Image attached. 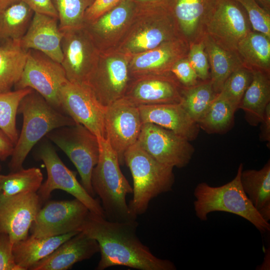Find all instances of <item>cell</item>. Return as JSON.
Returning a JSON list of instances; mask_svg holds the SVG:
<instances>
[{"mask_svg":"<svg viewBox=\"0 0 270 270\" xmlns=\"http://www.w3.org/2000/svg\"><path fill=\"white\" fill-rule=\"evenodd\" d=\"M28 50L20 40L0 43V92L11 90L19 80L27 58Z\"/></svg>","mask_w":270,"mask_h":270,"instance_id":"603a6c76","label":"cell"},{"mask_svg":"<svg viewBox=\"0 0 270 270\" xmlns=\"http://www.w3.org/2000/svg\"><path fill=\"white\" fill-rule=\"evenodd\" d=\"M58 14L61 30L78 28L86 10L92 2L90 0H52Z\"/></svg>","mask_w":270,"mask_h":270,"instance_id":"1f68e13d","label":"cell"},{"mask_svg":"<svg viewBox=\"0 0 270 270\" xmlns=\"http://www.w3.org/2000/svg\"><path fill=\"white\" fill-rule=\"evenodd\" d=\"M60 100L64 112L98 138H106L105 109L84 84L68 81L61 88Z\"/></svg>","mask_w":270,"mask_h":270,"instance_id":"4fadbf2b","label":"cell"},{"mask_svg":"<svg viewBox=\"0 0 270 270\" xmlns=\"http://www.w3.org/2000/svg\"><path fill=\"white\" fill-rule=\"evenodd\" d=\"M24 2L18 0L0 11V43L18 40L26 32L34 15Z\"/></svg>","mask_w":270,"mask_h":270,"instance_id":"484cf974","label":"cell"},{"mask_svg":"<svg viewBox=\"0 0 270 270\" xmlns=\"http://www.w3.org/2000/svg\"><path fill=\"white\" fill-rule=\"evenodd\" d=\"M242 188L253 206L266 222L270 220V160L259 170H242Z\"/></svg>","mask_w":270,"mask_h":270,"instance_id":"44dd1931","label":"cell"},{"mask_svg":"<svg viewBox=\"0 0 270 270\" xmlns=\"http://www.w3.org/2000/svg\"><path fill=\"white\" fill-rule=\"evenodd\" d=\"M178 80L186 88L198 84V76L188 60H182L176 63L171 68Z\"/></svg>","mask_w":270,"mask_h":270,"instance_id":"ab89813d","label":"cell"},{"mask_svg":"<svg viewBox=\"0 0 270 270\" xmlns=\"http://www.w3.org/2000/svg\"><path fill=\"white\" fill-rule=\"evenodd\" d=\"M1 168H2V167H1V165H0V170H1Z\"/></svg>","mask_w":270,"mask_h":270,"instance_id":"681fc988","label":"cell"},{"mask_svg":"<svg viewBox=\"0 0 270 270\" xmlns=\"http://www.w3.org/2000/svg\"><path fill=\"white\" fill-rule=\"evenodd\" d=\"M164 29L154 27L143 30L132 40L130 46L138 50H149L156 48L166 38Z\"/></svg>","mask_w":270,"mask_h":270,"instance_id":"8d00e7d4","label":"cell"},{"mask_svg":"<svg viewBox=\"0 0 270 270\" xmlns=\"http://www.w3.org/2000/svg\"><path fill=\"white\" fill-rule=\"evenodd\" d=\"M143 124L152 123L172 131L191 142L196 139L198 124L188 115L180 104L138 106Z\"/></svg>","mask_w":270,"mask_h":270,"instance_id":"ac0fdd59","label":"cell"},{"mask_svg":"<svg viewBox=\"0 0 270 270\" xmlns=\"http://www.w3.org/2000/svg\"><path fill=\"white\" fill-rule=\"evenodd\" d=\"M26 4L34 12L58 18L52 0H19Z\"/></svg>","mask_w":270,"mask_h":270,"instance_id":"b9f144b4","label":"cell"},{"mask_svg":"<svg viewBox=\"0 0 270 270\" xmlns=\"http://www.w3.org/2000/svg\"><path fill=\"white\" fill-rule=\"evenodd\" d=\"M12 246L8 235L0 233V270H22L15 262Z\"/></svg>","mask_w":270,"mask_h":270,"instance_id":"f35d334b","label":"cell"},{"mask_svg":"<svg viewBox=\"0 0 270 270\" xmlns=\"http://www.w3.org/2000/svg\"><path fill=\"white\" fill-rule=\"evenodd\" d=\"M98 140L100 156L91 182L100 200L106 218L116 222L136 220L126 202V195L132 194L133 189L120 169L118 156L106 138H98Z\"/></svg>","mask_w":270,"mask_h":270,"instance_id":"3957f363","label":"cell"},{"mask_svg":"<svg viewBox=\"0 0 270 270\" xmlns=\"http://www.w3.org/2000/svg\"><path fill=\"white\" fill-rule=\"evenodd\" d=\"M37 192L18 194L0 201V233L14 244L28 236L32 224L41 208Z\"/></svg>","mask_w":270,"mask_h":270,"instance_id":"5bb4252c","label":"cell"},{"mask_svg":"<svg viewBox=\"0 0 270 270\" xmlns=\"http://www.w3.org/2000/svg\"><path fill=\"white\" fill-rule=\"evenodd\" d=\"M236 110L229 102L217 94L198 124L208 133L224 132L232 126Z\"/></svg>","mask_w":270,"mask_h":270,"instance_id":"f546056e","label":"cell"},{"mask_svg":"<svg viewBox=\"0 0 270 270\" xmlns=\"http://www.w3.org/2000/svg\"><path fill=\"white\" fill-rule=\"evenodd\" d=\"M205 38L204 44L211 66L210 81L214 91L218 94L230 74L242 66L234 52L224 49L208 34Z\"/></svg>","mask_w":270,"mask_h":270,"instance_id":"cb8c5ba5","label":"cell"},{"mask_svg":"<svg viewBox=\"0 0 270 270\" xmlns=\"http://www.w3.org/2000/svg\"><path fill=\"white\" fill-rule=\"evenodd\" d=\"M98 252L100 248L96 240L80 231L30 270H67L76 263L90 259Z\"/></svg>","mask_w":270,"mask_h":270,"instance_id":"e0dca14e","label":"cell"},{"mask_svg":"<svg viewBox=\"0 0 270 270\" xmlns=\"http://www.w3.org/2000/svg\"><path fill=\"white\" fill-rule=\"evenodd\" d=\"M14 144L8 136L0 128V160H4L11 156Z\"/></svg>","mask_w":270,"mask_h":270,"instance_id":"7bdbcfd3","label":"cell"},{"mask_svg":"<svg viewBox=\"0 0 270 270\" xmlns=\"http://www.w3.org/2000/svg\"><path fill=\"white\" fill-rule=\"evenodd\" d=\"M256 2L263 8L270 12V0H255Z\"/></svg>","mask_w":270,"mask_h":270,"instance_id":"f6af8a7d","label":"cell"},{"mask_svg":"<svg viewBox=\"0 0 270 270\" xmlns=\"http://www.w3.org/2000/svg\"><path fill=\"white\" fill-rule=\"evenodd\" d=\"M120 0H94L86 11L84 18L88 20L94 21L108 10L114 6Z\"/></svg>","mask_w":270,"mask_h":270,"instance_id":"60d3db41","label":"cell"},{"mask_svg":"<svg viewBox=\"0 0 270 270\" xmlns=\"http://www.w3.org/2000/svg\"><path fill=\"white\" fill-rule=\"evenodd\" d=\"M143 122L138 106L122 98L105 109L106 139L116 152L120 164L126 150L138 142Z\"/></svg>","mask_w":270,"mask_h":270,"instance_id":"8fae6325","label":"cell"},{"mask_svg":"<svg viewBox=\"0 0 270 270\" xmlns=\"http://www.w3.org/2000/svg\"><path fill=\"white\" fill-rule=\"evenodd\" d=\"M2 193L1 190H0V201L2 199Z\"/></svg>","mask_w":270,"mask_h":270,"instance_id":"c3c4849f","label":"cell"},{"mask_svg":"<svg viewBox=\"0 0 270 270\" xmlns=\"http://www.w3.org/2000/svg\"><path fill=\"white\" fill-rule=\"evenodd\" d=\"M33 90L27 88L13 91L0 92V128L15 145L18 134L16 126V116L20 102Z\"/></svg>","mask_w":270,"mask_h":270,"instance_id":"4dcf8cb0","label":"cell"},{"mask_svg":"<svg viewBox=\"0 0 270 270\" xmlns=\"http://www.w3.org/2000/svg\"><path fill=\"white\" fill-rule=\"evenodd\" d=\"M252 78V70L242 66L230 74L218 94L229 102L237 110Z\"/></svg>","mask_w":270,"mask_h":270,"instance_id":"d6a6232c","label":"cell"},{"mask_svg":"<svg viewBox=\"0 0 270 270\" xmlns=\"http://www.w3.org/2000/svg\"><path fill=\"white\" fill-rule=\"evenodd\" d=\"M170 46L151 50L137 56L134 60V68L137 72L158 70L164 68L174 56Z\"/></svg>","mask_w":270,"mask_h":270,"instance_id":"836d02e7","label":"cell"},{"mask_svg":"<svg viewBox=\"0 0 270 270\" xmlns=\"http://www.w3.org/2000/svg\"><path fill=\"white\" fill-rule=\"evenodd\" d=\"M43 180L40 170L38 168H21L6 175L0 174L2 199L28 192H37Z\"/></svg>","mask_w":270,"mask_h":270,"instance_id":"4316f807","label":"cell"},{"mask_svg":"<svg viewBox=\"0 0 270 270\" xmlns=\"http://www.w3.org/2000/svg\"><path fill=\"white\" fill-rule=\"evenodd\" d=\"M137 142L157 160L174 168L186 166L194 152L190 141L152 123L143 124Z\"/></svg>","mask_w":270,"mask_h":270,"instance_id":"9c48e42d","label":"cell"},{"mask_svg":"<svg viewBox=\"0 0 270 270\" xmlns=\"http://www.w3.org/2000/svg\"><path fill=\"white\" fill-rule=\"evenodd\" d=\"M78 28L62 30L60 64L68 82L84 84L92 71L90 62L92 50L86 37L78 32Z\"/></svg>","mask_w":270,"mask_h":270,"instance_id":"2e32d148","label":"cell"},{"mask_svg":"<svg viewBox=\"0 0 270 270\" xmlns=\"http://www.w3.org/2000/svg\"><path fill=\"white\" fill-rule=\"evenodd\" d=\"M242 170L243 164L241 163L235 177L219 186H210L205 182L198 184L194 191L196 215L200 220L206 221L210 212H229L250 222L261 233L269 232V222L254 208L242 188L240 174Z\"/></svg>","mask_w":270,"mask_h":270,"instance_id":"5b68a950","label":"cell"},{"mask_svg":"<svg viewBox=\"0 0 270 270\" xmlns=\"http://www.w3.org/2000/svg\"><path fill=\"white\" fill-rule=\"evenodd\" d=\"M18 113L22 114L23 124L9 162L11 172L22 168L30 152L44 136L54 130L76 124L72 118L55 108L34 90L22 99Z\"/></svg>","mask_w":270,"mask_h":270,"instance_id":"7a4b0ae2","label":"cell"},{"mask_svg":"<svg viewBox=\"0 0 270 270\" xmlns=\"http://www.w3.org/2000/svg\"><path fill=\"white\" fill-rule=\"evenodd\" d=\"M90 210L76 198L48 202L39 210L30 231L37 238L52 237L80 232Z\"/></svg>","mask_w":270,"mask_h":270,"instance_id":"30bf717a","label":"cell"},{"mask_svg":"<svg viewBox=\"0 0 270 270\" xmlns=\"http://www.w3.org/2000/svg\"><path fill=\"white\" fill-rule=\"evenodd\" d=\"M46 136L68 157L79 173L81 184L94 197L91 178L100 156L98 138L79 124L54 130Z\"/></svg>","mask_w":270,"mask_h":270,"instance_id":"8992f818","label":"cell"},{"mask_svg":"<svg viewBox=\"0 0 270 270\" xmlns=\"http://www.w3.org/2000/svg\"><path fill=\"white\" fill-rule=\"evenodd\" d=\"M188 60L198 78L206 80L209 76V64L204 42L194 44L190 46Z\"/></svg>","mask_w":270,"mask_h":270,"instance_id":"74e56055","label":"cell"},{"mask_svg":"<svg viewBox=\"0 0 270 270\" xmlns=\"http://www.w3.org/2000/svg\"><path fill=\"white\" fill-rule=\"evenodd\" d=\"M19 0H0V11Z\"/></svg>","mask_w":270,"mask_h":270,"instance_id":"bcb514c9","label":"cell"},{"mask_svg":"<svg viewBox=\"0 0 270 270\" xmlns=\"http://www.w3.org/2000/svg\"><path fill=\"white\" fill-rule=\"evenodd\" d=\"M37 156L44 162L48 174L46 180L37 192L42 202L47 200L54 190H61L80 201L90 212L106 218L100 202L86 192L77 180L76 174L65 166L51 144H42Z\"/></svg>","mask_w":270,"mask_h":270,"instance_id":"ba28073f","label":"cell"},{"mask_svg":"<svg viewBox=\"0 0 270 270\" xmlns=\"http://www.w3.org/2000/svg\"><path fill=\"white\" fill-rule=\"evenodd\" d=\"M124 98L138 106L180 104L182 94L173 82L154 78L138 81Z\"/></svg>","mask_w":270,"mask_h":270,"instance_id":"d6986e66","label":"cell"},{"mask_svg":"<svg viewBox=\"0 0 270 270\" xmlns=\"http://www.w3.org/2000/svg\"><path fill=\"white\" fill-rule=\"evenodd\" d=\"M129 12L128 5L122 4L104 14L93 24L94 30L106 33L120 28L126 21Z\"/></svg>","mask_w":270,"mask_h":270,"instance_id":"d590c367","label":"cell"},{"mask_svg":"<svg viewBox=\"0 0 270 270\" xmlns=\"http://www.w3.org/2000/svg\"><path fill=\"white\" fill-rule=\"evenodd\" d=\"M140 2H160V3H168L169 0H138Z\"/></svg>","mask_w":270,"mask_h":270,"instance_id":"7dc6e473","label":"cell"},{"mask_svg":"<svg viewBox=\"0 0 270 270\" xmlns=\"http://www.w3.org/2000/svg\"><path fill=\"white\" fill-rule=\"evenodd\" d=\"M260 138L265 142L270 140V103L266 106L260 122Z\"/></svg>","mask_w":270,"mask_h":270,"instance_id":"ee69618b","label":"cell"},{"mask_svg":"<svg viewBox=\"0 0 270 270\" xmlns=\"http://www.w3.org/2000/svg\"><path fill=\"white\" fill-rule=\"evenodd\" d=\"M68 81L60 63L40 52L29 50L23 72L14 88V90L31 88L55 108L65 114L60 92Z\"/></svg>","mask_w":270,"mask_h":270,"instance_id":"52a82bcc","label":"cell"},{"mask_svg":"<svg viewBox=\"0 0 270 270\" xmlns=\"http://www.w3.org/2000/svg\"><path fill=\"white\" fill-rule=\"evenodd\" d=\"M79 232H72L52 237L28 236L13 244L12 252L16 264L22 270H28L45 258L65 241Z\"/></svg>","mask_w":270,"mask_h":270,"instance_id":"ffe728a7","label":"cell"},{"mask_svg":"<svg viewBox=\"0 0 270 270\" xmlns=\"http://www.w3.org/2000/svg\"><path fill=\"white\" fill-rule=\"evenodd\" d=\"M124 162L133 180L134 195L128 206L136 218L146 212L151 200L172 190L175 180L174 168L157 160L138 142L126 150Z\"/></svg>","mask_w":270,"mask_h":270,"instance_id":"277c9868","label":"cell"},{"mask_svg":"<svg viewBox=\"0 0 270 270\" xmlns=\"http://www.w3.org/2000/svg\"><path fill=\"white\" fill-rule=\"evenodd\" d=\"M136 220L110 221L89 212L80 231L98 242L100 259L96 270L122 266L138 270H176L174 262L160 258L140 240Z\"/></svg>","mask_w":270,"mask_h":270,"instance_id":"6da1fadb","label":"cell"},{"mask_svg":"<svg viewBox=\"0 0 270 270\" xmlns=\"http://www.w3.org/2000/svg\"><path fill=\"white\" fill-rule=\"evenodd\" d=\"M62 35L58 18L34 12L26 32L20 40V44L27 50H38L61 63Z\"/></svg>","mask_w":270,"mask_h":270,"instance_id":"9a60e30c","label":"cell"},{"mask_svg":"<svg viewBox=\"0 0 270 270\" xmlns=\"http://www.w3.org/2000/svg\"><path fill=\"white\" fill-rule=\"evenodd\" d=\"M236 50L250 65L268 72L270 66V38L250 31L238 43Z\"/></svg>","mask_w":270,"mask_h":270,"instance_id":"83f0119b","label":"cell"},{"mask_svg":"<svg viewBox=\"0 0 270 270\" xmlns=\"http://www.w3.org/2000/svg\"><path fill=\"white\" fill-rule=\"evenodd\" d=\"M205 24L208 35L225 50L234 52L250 30L248 18L235 0H218Z\"/></svg>","mask_w":270,"mask_h":270,"instance_id":"7c38bea8","label":"cell"},{"mask_svg":"<svg viewBox=\"0 0 270 270\" xmlns=\"http://www.w3.org/2000/svg\"><path fill=\"white\" fill-rule=\"evenodd\" d=\"M218 0H173L176 16L184 34L192 38L206 21Z\"/></svg>","mask_w":270,"mask_h":270,"instance_id":"d4e9b609","label":"cell"},{"mask_svg":"<svg viewBox=\"0 0 270 270\" xmlns=\"http://www.w3.org/2000/svg\"><path fill=\"white\" fill-rule=\"evenodd\" d=\"M218 94L210 81L186 88L182 93L181 105L197 123L206 114Z\"/></svg>","mask_w":270,"mask_h":270,"instance_id":"f1b7e54d","label":"cell"},{"mask_svg":"<svg viewBox=\"0 0 270 270\" xmlns=\"http://www.w3.org/2000/svg\"><path fill=\"white\" fill-rule=\"evenodd\" d=\"M235 0L246 10L253 29L270 38V12L261 7L255 0Z\"/></svg>","mask_w":270,"mask_h":270,"instance_id":"e575fe53","label":"cell"},{"mask_svg":"<svg viewBox=\"0 0 270 270\" xmlns=\"http://www.w3.org/2000/svg\"><path fill=\"white\" fill-rule=\"evenodd\" d=\"M270 103V82L268 74L262 70H252V78L238 105L246 120L257 126L262 119L266 108Z\"/></svg>","mask_w":270,"mask_h":270,"instance_id":"7402d4cb","label":"cell"}]
</instances>
